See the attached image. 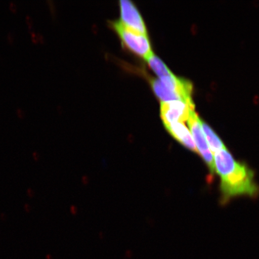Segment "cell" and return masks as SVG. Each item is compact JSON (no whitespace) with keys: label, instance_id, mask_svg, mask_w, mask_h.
I'll return each mask as SVG.
<instances>
[{"label":"cell","instance_id":"5b68a950","mask_svg":"<svg viewBox=\"0 0 259 259\" xmlns=\"http://www.w3.org/2000/svg\"><path fill=\"white\" fill-rule=\"evenodd\" d=\"M121 22L132 30L147 34V28L138 9L131 1L121 0L119 2Z\"/></svg>","mask_w":259,"mask_h":259},{"label":"cell","instance_id":"8fae6325","mask_svg":"<svg viewBox=\"0 0 259 259\" xmlns=\"http://www.w3.org/2000/svg\"><path fill=\"white\" fill-rule=\"evenodd\" d=\"M10 8H11L12 11H16V7L15 3H11V4H10Z\"/></svg>","mask_w":259,"mask_h":259},{"label":"cell","instance_id":"52a82bcc","mask_svg":"<svg viewBox=\"0 0 259 259\" xmlns=\"http://www.w3.org/2000/svg\"><path fill=\"white\" fill-rule=\"evenodd\" d=\"M151 83L155 95L158 97L161 102L177 101V100L183 101L180 96L167 89L161 83L160 79H153L151 81Z\"/></svg>","mask_w":259,"mask_h":259},{"label":"cell","instance_id":"3957f363","mask_svg":"<svg viewBox=\"0 0 259 259\" xmlns=\"http://www.w3.org/2000/svg\"><path fill=\"white\" fill-rule=\"evenodd\" d=\"M187 122L194 143H195L197 153L202 157L210 171L213 174L215 171L213 155L210 150L205 135H204L201 125V119L197 115L195 110H193L190 112Z\"/></svg>","mask_w":259,"mask_h":259},{"label":"cell","instance_id":"7c38bea8","mask_svg":"<svg viewBox=\"0 0 259 259\" xmlns=\"http://www.w3.org/2000/svg\"><path fill=\"white\" fill-rule=\"evenodd\" d=\"M32 39L33 40L34 42H37L38 41V37L36 36V35H35V33L32 34Z\"/></svg>","mask_w":259,"mask_h":259},{"label":"cell","instance_id":"30bf717a","mask_svg":"<svg viewBox=\"0 0 259 259\" xmlns=\"http://www.w3.org/2000/svg\"><path fill=\"white\" fill-rule=\"evenodd\" d=\"M26 21H27V23L29 25H32V20L30 16H27V17H26Z\"/></svg>","mask_w":259,"mask_h":259},{"label":"cell","instance_id":"277c9868","mask_svg":"<svg viewBox=\"0 0 259 259\" xmlns=\"http://www.w3.org/2000/svg\"><path fill=\"white\" fill-rule=\"evenodd\" d=\"M194 110L193 102L171 101L161 102L160 113L164 126L176 122H187L190 112Z\"/></svg>","mask_w":259,"mask_h":259},{"label":"cell","instance_id":"9c48e42d","mask_svg":"<svg viewBox=\"0 0 259 259\" xmlns=\"http://www.w3.org/2000/svg\"><path fill=\"white\" fill-rule=\"evenodd\" d=\"M146 61L154 72L160 77L171 75V73L169 69L159 58L155 56L153 54L148 57Z\"/></svg>","mask_w":259,"mask_h":259},{"label":"cell","instance_id":"6da1fadb","mask_svg":"<svg viewBox=\"0 0 259 259\" xmlns=\"http://www.w3.org/2000/svg\"><path fill=\"white\" fill-rule=\"evenodd\" d=\"M216 172L221 179L222 202L238 196L255 197L259 193L254 172L247 165L235 160L226 148L213 154Z\"/></svg>","mask_w":259,"mask_h":259},{"label":"cell","instance_id":"4fadbf2b","mask_svg":"<svg viewBox=\"0 0 259 259\" xmlns=\"http://www.w3.org/2000/svg\"><path fill=\"white\" fill-rule=\"evenodd\" d=\"M18 115L19 116H20V117H23L24 113L23 111H22L21 109H18Z\"/></svg>","mask_w":259,"mask_h":259},{"label":"cell","instance_id":"8992f818","mask_svg":"<svg viewBox=\"0 0 259 259\" xmlns=\"http://www.w3.org/2000/svg\"><path fill=\"white\" fill-rule=\"evenodd\" d=\"M168 132L177 140L189 150L197 153L195 143L190 130L183 122L174 123L165 126Z\"/></svg>","mask_w":259,"mask_h":259},{"label":"cell","instance_id":"7a4b0ae2","mask_svg":"<svg viewBox=\"0 0 259 259\" xmlns=\"http://www.w3.org/2000/svg\"><path fill=\"white\" fill-rule=\"evenodd\" d=\"M112 25L121 38L123 44L132 53L145 60L153 54L148 35L132 30L123 24L121 21H114Z\"/></svg>","mask_w":259,"mask_h":259},{"label":"cell","instance_id":"ba28073f","mask_svg":"<svg viewBox=\"0 0 259 259\" xmlns=\"http://www.w3.org/2000/svg\"><path fill=\"white\" fill-rule=\"evenodd\" d=\"M201 125L207 143H208L210 150L212 152L213 155L226 148L221 139L218 137V135L213 132V130L206 123L201 120Z\"/></svg>","mask_w":259,"mask_h":259}]
</instances>
